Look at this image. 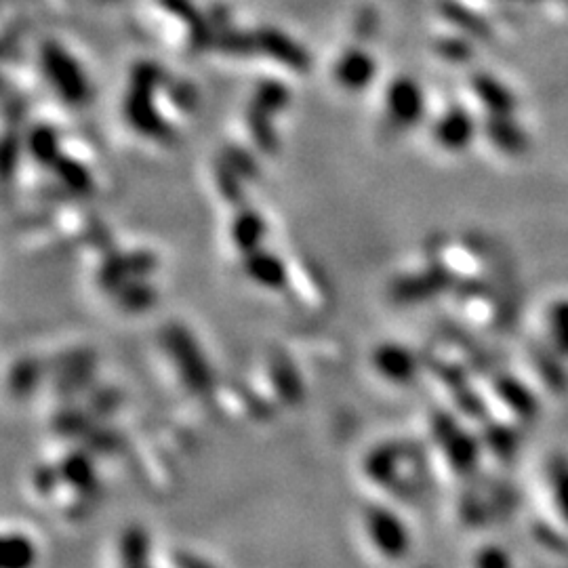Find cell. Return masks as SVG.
I'll return each instance as SVG.
<instances>
[{"label":"cell","instance_id":"4","mask_svg":"<svg viewBox=\"0 0 568 568\" xmlns=\"http://www.w3.org/2000/svg\"><path fill=\"white\" fill-rule=\"evenodd\" d=\"M375 72H377V66L373 62V57L362 49L348 51L335 66L337 83L341 87H346L348 91L367 89L371 85Z\"/></svg>","mask_w":568,"mask_h":568},{"label":"cell","instance_id":"3","mask_svg":"<svg viewBox=\"0 0 568 568\" xmlns=\"http://www.w3.org/2000/svg\"><path fill=\"white\" fill-rule=\"evenodd\" d=\"M476 123L468 110L463 108H451L446 110L434 127V137L444 150L461 152L470 146L474 139Z\"/></svg>","mask_w":568,"mask_h":568},{"label":"cell","instance_id":"6","mask_svg":"<svg viewBox=\"0 0 568 568\" xmlns=\"http://www.w3.org/2000/svg\"><path fill=\"white\" fill-rule=\"evenodd\" d=\"M375 369L392 381H407L415 375L417 362L411 352L400 346H383L373 356Z\"/></svg>","mask_w":568,"mask_h":568},{"label":"cell","instance_id":"10","mask_svg":"<svg viewBox=\"0 0 568 568\" xmlns=\"http://www.w3.org/2000/svg\"><path fill=\"white\" fill-rule=\"evenodd\" d=\"M550 327H552V335L556 337L558 346L568 352V303H556L552 314H550Z\"/></svg>","mask_w":568,"mask_h":568},{"label":"cell","instance_id":"1","mask_svg":"<svg viewBox=\"0 0 568 568\" xmlns=\"http://www.w3.org/2000/svg\"><path fill=\"white\" fill-rule=\"evenodd\" d=\"M385 108L388 116L402 127H411L419 123L423 116V93L413 78H398L385 91Z\"/></svg>","mask_w":568,"mask_h":568},{"label":"cell","instance_id":"2","mask_svg":"<svg viewBox=\"0 0 568 568\" xmlns=\"http://www.w3.org/2000/svg\"><path fill=\"white\" fill-rule=\"evenodd\" d=\"M367 531L377 545V550L385 556L396 558L407 550L409 539L402 522L398 520V516L381 510V507H375V510L367 514Z\"/></svg>","mask_w":568,"mask_h":568},{"label":"cell","instance_id":"13","mask_svg":"<svg viewBox=\"0 0 568 568\" xmlns=\"http://www.w3.org/2000/svg\"><path fill=\"white\" fill-rule=\"evenodd\" d=\"M556 486H558V499L564 503V512L568 514V472H558Z\"/></svg>","mask_w":568,"mask_h":568},{"label":"cell","instance_id":"11","mask_svg":"<svg viewBox=\"0 0 568 568\" xmlns=\"http://www.w3.org/2000/svg\"><path fill=\"white\" fill-rule=\"evenodd\" d=\"M438 53L444 59H451V62H463V59L470 57L472 49L461 38H444L438 43Z\"/></svg>","mask_w":568,"mask_h":568},{"label":"cell","instance_id":"9","mask_svg":"<svg viewBox=\"0 0 568 568\" xmlns=\"http://www.w3.org/2000/svg\"><path fill=\"white\" fill-rule=\"evenodd\" d=\"M263 47H266L274 57H278L280 62H284L291 68L297 70H306L310 66V59L299 45H295L293 40H289L287 36H282L278 32H266L261 36Z\"/></svg>","mask_w":568,"mask_h":568},{"label":"cell","instance_id":"12","mask_svg":"<svg viewBox=\"0 0 568 568\" xmlns=\"http://www.w3.org/2000/svg\"><path fill=\"white\" fill-rule=\"evenodd\" d=\"M480 566H505L507 562H510V558H507L501 550H495V547H489V550H484L480 552L478 560H476Z\"/></svg>","mask_w":568,"mask_h":568},{"label":"cell","instance_id":"8","mask_svg":"<svg viewBox=\"0 0 568 568\" xmlns=\"http://www.w3.org/2000/svg\"><path fill=\"white\" fill-rule=\"evenodd\" d=\"M486 135H489L491 141H495L501 150L510 154L522 152L526 146L524 133L512 123L507 114H491V118L486 120Z\"/></svg>","mask_w":568,"mask_h":568},{"label":"cell","instance_id":"7","mask_svg":"<svg viewBox=\"0 0 568 568\" xmlns=\"http://www.w3.org/2000/svg\"><path fill=\"white\" fill-rule=\"evenodd\" d=\"M440 11L446 17V22H451L455 28L463 30L465 34L476 36V38L491 36L489 22H486L482 15L474 13L470 7L457 3V0H442Z\"/></svg>","mask_w":568,"mask_h":568},{"label":"cell","instance_id":"5","mask_svg":"<svg viewBox=\"0 0 568 568\" xmlns=\"http://www.w3.org/2000/svg\"><path fill=\"white\" fill-rule=\"evenodd\" d=\"M472 89L478 95V99L482 101V106L491 114L512 116V112L516 110L514 93L489 74H476L472 78Z\"/></svg>","mask_w":568,"mask_h":568}]
</instances>
